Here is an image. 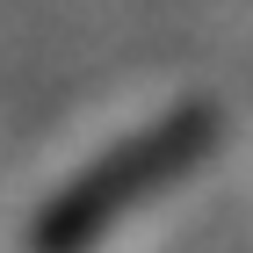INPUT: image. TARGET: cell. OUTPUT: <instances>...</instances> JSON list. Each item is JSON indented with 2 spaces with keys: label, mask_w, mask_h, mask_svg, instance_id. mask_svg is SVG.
I'll use <instances>...</instances> for the list:
<instances>
[{
  "label": "cell",
  "mask_w": 253,
  "mask_h": 253,
  "mask_svg": "<svg viewBox=\"0 0 253 253\" xmlns=\"http://www.w3.org/2000/svg\"><path fill=\"white\" fill-rule=\"evenodd\" d=\"M217 130H224V123H217L210 101H181V109H167L159 123L130 130L116 152H101L94 167H80V174L29 217L22 253H94L137 203L167 195L203 152H217Z\"/></svg>",
  "instance_id": "cell-1"
}]
</instances>
